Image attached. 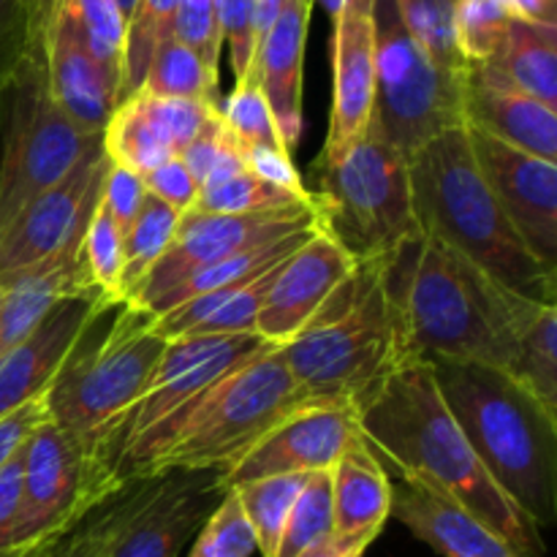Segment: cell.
Listing matches in <instances>:
<instances>
[{
    "label": "cell",
    "mask_w": 557,
    "mask_h": 557,
    "mask_svg": "<svg viewBox=\"0 0 557 557\" xmlns=\"http://www.w3.org/2000/svg\"><path fill=\"white\" fill-rule=\"evenodd\" d=\"M392 515L444 557H520L473 511L413 476L392 484Z\"/></svg>",
    "instance_id": "obj_22"
},
{
    "label": "cell",
    "mask_w": 557,
    "mask_h": 557,
    "mask_svg": "<svg viewBox=\"0 0 557 557\" xmlns=\"http://www.w3.org/2000/svg\"><path fill=\"white\" fill-rule=\"evenodd\" d=\"M466 79L419 49L395 0H375L373 117L403 156L411 158L435 136L466 125Z\"/></svg>",
    "instance_id": "obj_10"
},
{
    "label": "cell",
    "mask_w": 557,
    "mask_h": 557,
    "mask_svg": "<svg viewBox=\"0 0 557 557\" xmlns=\"http://www.w3.org/2000/svg\"><path fill=\"white\" fill-rule=\"evenodd\" d=\"M82 253H85V264L87 272H90L92 286L103 297L125 299L123 288H120V277H123V232L114 226V221L103 210L101 201H98L96 212H92L90 223H87Z\"/></svg>",
    "instance_id": "obj_41"
},
{
    "label": "cell",
    "mask_w": 557,
    "mask_h": 557,
    "mask_svg": "<svg viewBox=\"0 0 557 557\" xmlns=\"http://www.w3.org/2000/svg\"><path fill=\"white\" fill-rule=\"evenodd\" d=\"M511 20L515 16L504 0H457L455 33L462 58L471 65L487 63L498 52Z\"/></svg>",
    "instance_id": "obj_39"
},
{
    "label": "cell",
    "mask_w": 557,
    "mask_h": 557,
    "mask_svg": "<svg viewBox=\"0 0 557 557\" xmlns=\"http://www.w3.org/2000/svg\"><path fill=\"white\" fill-rule=\"evenodd\" d=\"M41 0H0V87L30 52Z\"/></svg>",
    "instance_id": "obj_45"
},
{
    "label": "cell",
    "mask_w": 557,
    "mask_h": 557,
    "mask_svg": "<svg viewBox=\"0 0 557 557\" xmlns=\"http://www.w3.org/2000/svg\"><path fill=\"white\" fill-rule=\"evenodd\" d=\"M125 484L112 462L87 455L58 424H38L22 449L16 557H47Z\"/></svg>",
    "instance_id": "obj_12"
},
{
    "label": "cell",
    "mask_w": 557,
    "mask_h": 557,
    "mask_svg": "<svg viewBox=\"0 0 557 557\" xmlns=\"http://www.w3.org/2000/svg\"><path fill=\"white\" fill-rule=\"evenodd\" d=\"M156 315L128 299L103 297L54 373L44 408L87 455L117 462L120 444L166 343ZM117 471V468H114Z\"/></svg>",
    "instance_id": "obj_4"
},
{
    "label": "cell",
    "mask_w": 557,
    "mask_h": 557,
    "mask_svg": "<svg viewBox=\"0 0 557 557\" xmlns=\"http://www.w3.org/2000/svg\"><path fill=\"white\" fill-rule=\"evenodd\" d=\"M395 5L406 30L435 65L468 76L471 63L462 58L455 33L457 0H395Z\"/></svg>",
    "instance_id": "obj_34"
},
{
    "label": "cell",
    "mask_w": 557,
    "mask_h": 557,
    "mask_svg": "<svg viewBox=\"0 0 557 557\" xmlns=\"http://www.w3.org/2000/svg\"><path fill=\"white\" fill-rule=\"evenodd\" d=\"M357 433V408L308 406L277 424L243 460L221 471L223 484L234 487L250 479L330 471Z\"/></svg>",
    "instance_id": "obj_17"
},
{
    "label": "cell",
    "mask_w": 557,
    "mask_h": 557,
    "mask_svg": "<svg viewBox=\"0 0 557 557\" xmlns=\"http://www.w3.org/2000/svg\"><path fill=\"white\" fill-rule=\"evenodd\" d=\"M332 533H335V511H332L330 471H315L305 479V487L294 500L275 557H299Z\"/></svg>",
    "instance_id": "obj_35"
},
{
    "label": "cell",
    "mask_w": 557,
    "mask_h": 557,
    "mask_svg": "<svg viewBox=\"0 0 557 557\" xmlns=\"http://www.w3.org/2000/svg\"><path fill=\"white\" fill-rule=\"evenodd\" d=\"M180 0H136V9L125 30V79L123 101L141 87L152 52L163 38L172 36Z\"/></svg>",
    "instance_id": "obj_37"
},
{
    "label": "cell",
    "mask_w": 557,
    "mask_h": 557,
    "mask_svg": "<svg viewBox=\"0 0 557 557\" xmlns=\"http://www.w3.org/2000/svg\"><path fill=\"white\" fill-rule=\"evenodd\" d=\"M79 33L87 52L96 58L103 74L117 87L120 103H123V79H125V16L117 0H60Z\"/></svg>",
    "instance_id": "obj_31"
},
{
    "label": "cell",
    "mask_w": 557,
    "mask_h": 557,
    "mask_svg": "<svg viewBox=\"0 0 557 557\" xmlns=\"http://www.w3.org/2000/svg\"><path fill=\"white\" fill-rule=\"evenodd\" d=\"M117 5H120V11H123V16H125V25H128L131 14H134V9H136V0H117Z\"/></svg>",
    "instance_id": "obj_56"
},
{
    "label": "cell",
    "mask_w": 557,
    "mask_h": 557,
    "mask_svg": "<svg viewBox=\"0 0 557 557\" xmlns=\"http://www.w3.org/2000/svg\"><path fill=\"white\" fill-rule=\"evenodd\" d=\"M243 158L245 169L264 180V183L288 190V194L313 196L305 188L302 177H299L297 166L292 161V152L286 147H248V150H243Z\"/></svg>",
    "instance_id": "obj_50"
},
{
    "label": "cell",
    "mask_w": 557,
    "mask_h": 557,
    "mask_svg": "<svg viewBox=\"0 0 557 557\" xmlns=\"http://www.w3.org/2000/svg\"><path fill=\"white\" fill-rule=\"evenodd\" d=\"M308 476L310 473H286V476L250 479V482L232 487L243 504L250 528H253L261 557H275L294 500Z\"/></svg>",
    "instance_id": "obj_32"
},
{
    "label": "cell",
    "mask_w": 557,
    "mask_h": 557,
    "mask_svg": "<svg viewBox=\"0 0 557 557\" xmlns=\"http://www.w3.org/2000/svg\"><path fill=\"white\" fill-rule=\"evenodd\" d=\"M308 406L315 403L292 375L281 348L270 346L259 357L223 375L196 403L145 479L169 468L226 471L277 424Z\"/></svg>",
    "instance_id": "obj_8"
},
{
    "label": "cell",
    "mask_w": 557,
    "mask_h": 557,
    "mask_svg": "<svg viewBox=\"0 0 557 557\" xmlns=\"http://www.w3.org/2000/svg\"><path fill=\"white\" fill-rule=\"evenodd\" d=\"M145 188L147 194L156 196L158 201L169 205L172 210H177L180 215L194 210L201 190L199 183H196L194 174L188 172V166H185L180 156L169 158L166 163H161V166L152 169L150 174H145Z\"/></svg>",
    "instance_id": "obj_49"
},
{
    "label": "cell",
    "mask_w": 557,
    "mask_h": 557,
    "mask_svg": "<svg viewBox=\"0 0 557 557\" xmlns=\"http://www.w3.org/2000/svg\"><path fill=\"white\" fill-rule=\"evenodd\" d=\"M319 228L321 226L305 228V232L288 234V237H283V239L250 245V248L239 250V253L226 256V259H221V261H215V264L205 267V270L194 272V275H188L185 281H180L174 288H169V292L163 294V297L158 299V302L152 305L147 313L156 315L158 319V315L169 313V310L180 308V305H185L188 299H194V297H201V294H210V292H218V288H228V286H243V283L253 281V277L264 275V272L275 270L277 264H283V261H286L288 256L299 248V245L308 243V239L313 237Z\"/></svg>",
    "instance_id": "obj_27"
},
{
    "label": "cell",
    "mask_w": 557,
    "mask_h": 557,
    "mask_svg": "<svg viewBox=\"0 0 557 557\" xmlns=\"http://www.w3.org/2000/svg\"><path fill=\"white\" fill-rule=\"evenodd\" d=\"M335 536L370 547L392 517V479L359 430L330 468Z\"/></svg>",
    "instance_id": "obj_25"
},
{
    "label": "cell",
    "mask_w": 557,
    "mask_h": 557,
    "mask_svg": "<svg viewBox=\"0 0 557 557\" xmlns=\"http://www.w3.org/2000/svg\"><path fill=\"white\" fill-rule=\"evenodd\" d=\"M509 373L557 411V305L528 310L517 330V357Z\"/></svg>",
    "instance_id": "obj_29"
},
{
    "label": "cell",
    "mask_w": 557,
    "mask_h": 557,
    "mask_svg": "<svg viewBox=\"0 0 557 557\" xmlns=\"http://www.w3.org/2000/svg\"><path fill=\"white\" fill-rule=\"evenodd\" d=\"M139 90L147 92V96L190 98V101H205L212 103V107H221L218 74H212L205 65V60L174 36L163 38L158 44Z\"/></svg>",
    "instance_id": "obj_30"
},
{
    "label": "cell",
    "mask_w": 557,
    "mask_h": 557,
    "mask_svg": "<svg viewBox=\"0 0 557 557\" xmlns=\"http://www.w3.org/2000/svg\"><path fill=\"white\" fill-rule=\"evenodd\" d=\"M109 163L112 161L101 147L87 161H82L63 183L33 199L0 232V286L85 239L87 223L101 201Z\"/></svg>",
    "instance_id": "obj_15"
},
{
    "label": "cell",
    "mask_w": 557,
    "mask_h": 557,
    "mask_svg": "<svg viewBox=\"0 0 557 557\" xmlns=\"http://www.w3.org/2000/svg\"><path fill=\"white\" fill-rule=\"evenodd\" d=\"M419 228L536 305L557 302V270L544 264L495 201L466 125L435 136L408 158Z\"/></svg>",
    "instance_id": "obj_5"
},
{
    "label": "cell",
    "mask_w": 557,
    "mask_h": 557,
    "mask_svg": "<svg viewBox=\"0 0 557 557\" xmlns=\"http://www.w3.org/2000/svg\"><path fill=\"white\" fill-rule=\"evenodd\" d=\"M218 112H221L223 123L228 125L234 139L243 145V150H248V147H286L281 141V134H277L267 98L261 96L259 85L253 79L239 82L232 96L221 101Z\"/></svg>",
    "instance_id": "obj_42"
},
{
    "label": "cell",
    "mask_w": 557,
    "mask_h": 557,
    "mask_svg": "<svg viewBox=\"0 0 557 557\" xmlns=\"http://www.w3.org/2000/svg\"><path fill=\"white\" fill-rule=\"evenodd\" d=\"M36 38L54 101L82 128L103 134L120 107V92L87 52L60 0H41Z\"/></svg>",
    "instance_id": "obj_19"
},
{
    "label": "cell",
    "mask_w": 557,
    "mask_h": 557,
    "mask_svg": "<svg viewBox=\"0 0 557 557\" xmlns=\"http://www.w3.org/2000/svg\"><path fill=\"white\" fill-rule=\"evenodd\" d=\"M267 348L270 343L259 335H185L169 341L123 435L114 462L117 476L123 482L145 479L196 403L223 375L250 362Z\"/></svg>",
    "instance_id": "obj_11"
},
{
    "label": "cell",
    "mask_w": 557,
    "mask_h": 557,
    "mask_svg": "<svg viewBox=\"0 0 557 557\" xmlns=\"http://www.w3.org/2000/svg\"><path fill=\"white\" fill-rule=\"evenodd\" d=\"M123 490H120V493H123ZM120 493L112 495L103 506H98L92 515H87L47 557H109L114 536V522H117Z\"/></svg>",
    "instance_id": "obj_46"
},
{
    "label": "cell",
    "mask_w": 557,
    "mask_h": 557,
    "mask_svg": "<svg viewBox=\"0 0 557 557\" xmlns=\"http://www.w3.org/2000/svg\"><path fill=\"white\" fill-rule=\"evenodd\" d=\"M357 264L351 253L319 228L277 267L275 283L256 319V335L270 346L297 337Z\"/></svg>",
    "instance_id": "obj_18"
},
{
    "label": "cell",
    "mask_w": 557,
    "mask_h": 557,
    "mask_svg": "<svg viewBox=\"0 0 557 557\" xmlns=\"http://www.w3.org/2000/svg\"><path fill=\"white\" fill-rule=\"evenodd\" d=\"M259 553L256 533L245 517L243 504L228 487L205 525L199 528L188 557H250Z\"/></svg>",
    "instance_id": "obj_40"
},
{
    "label": "cell",
    "mask_w": 557,
    "mask_h": 557,
    "mask_svg": "<svg viewBox=\"0 0 557 557\" xmlns=\"http://www.w3.org/2000/svg\"><path fill=\"white\" fill-rule=\"evenodd\" d=\"M180 218L183 215L177 210L147 194L139 215L131 223L128 232L123 234V277H120V288H123L125 299L150 275L158 259L166 253L174 234H177Z\"/></svg>",
    "instance_id": "obj_33"
},
{
    "label": "cell",
    "mask_w": 557,
    "mask_h": 557,
    "mask_svg": "<svg viewBox=\"0 0 557 557\" xmlns=\"http://www.w3.org/2000/svg\"><path fill=\"white\" fill-rule=\"evenodd\" d=\"M180 158L188 166V172L194 174L199 188H210V185L223 183V180L234 177V174L248 172L245 169L243 145L234 139L228 125L223 123L221 112H215L207 120L205 128L180 152Z\"/></svg>",
    "instance_id": "obj_38"
},
{
    "label": "cell",
    "mask_w": 557,
    "mask_h": 557,
    "mask_svg": "<svg viewBox=\"0 0 557 557\" xmlns=\"http://www.w3.org/2000/svg\"><path fill=\"white\" fill-rule=\"evenodd\" d=\"M283 359L315 406L357 408L408 359L384 259L359 261L308 326L283 343Z\"/></svg>",
    "instance_id": "obj_6"
},
{
    "label": "cell",
    "mask_w": 557,
    "mask_h": 557,
    "mask_svg": "<svg viewBox=\"0 0 557 557\" xmlns=\"http://www.w3.org/2000/svg\"><path fill=\"white\" fill-rule=\"evenodd\" d=\"M364 549L368 547H359V544L346 542V539H337L335 533H332L330 539L313 544V547L305 549L299 557H364Z\"/></svg>",
    "instance_id": "obj_54"
},
{
    "label": "cell",
    "mask_w": 557,
    "mask_h": 557,
    "mask_svg": "<svg viewBox=\"0 0 557 557\" xmlns=\"http://www.w3.org/2000/svg\"><path fill=\"white\" fill-rule=\"evenodd\" d=\"M22 449L0 471V557H16V525H20L22 504Z\"/></svg>",
    "instance_id": "obj_51"
},
{
    "label": "cell",
    "mask_w": 557,
    "mask_h": 557,
    "mask_svg": "<svg viewBox=\"0 0 557 557\" xmlns=\"http://www.w3.org/2000/svg\"><path fill=\"white\" fill-rule=\"evenodd\" d=\"M446 408L500 493L542 531L557 520V411L500 368L428 357Z\"/></svg>",
    "instance_id": "obj_3"
},
{
    "label": "cell",
    "mask_w": 557,
    "mask_h": 557,
    "mask_svg": "<svg viewBox=\"0 0 557 557\" xmlns=\"http://www.w3.org/2000/svg\"><path fill=\"white\" fill-rule=\"evenodd\" d=\"M139 96L145 98L147 109L156 114L158 123L166 128V134L172 136L174 150L180 152L196 139L201 128H205L207 120L218 112V107L205 101H190V98H161V96H147L139 90Z\"/></svg>",
    "instance_id": "obj_47"
},
{
    "label": "cell",
    "mask_w": 557,
    "mask_h": 557,
    "mask_svg": "<svg viewBox=\"0 0 557 557\" xmlns=\"http://www.w3.org/2000/svg\"><path fill=\"white\" fill-rule=\"evenodd\" d=\"M103 152L112 163L131 169L141 177L177 156L172 136L158 123L156 114L147 109L139 92L125 98L114 109L112 120L103 128Z\"/></svg>",
    "instance_id": "obj_28"
},
{
    "label": "cell",
    "mask_w": 557,
    "mask_h": 557,
    "mask_svg": "<svg viewBox=\"0 0 557 557\" xmlns=\"http://www.w3.org/2000/svg\"><path fill=\"white\" fill-rule=\"evenodd\" d=\"M466 125L517 147L522 152L557 163V109L547 107L528 92L471 65L466 79Z\"/></svg>",
    "instance_id": "obj_24"
},
{
    "label": "cell",
    "mask_w": 557,
    "mask_h": 557,
    "mask_svg": "<svg viewBox=\"0 0 557 557\" xmlns=\"http://www.w3.org/2000/svg\"><path fill=\"white\" fill-rule=\"evenodd\" d=\"M145 199H147L145 177L131 172V169L117 166V163H109L107 177H103V188H101V205L120 232L123 234L128 232V226L136 221Z\"/></svg>",
    "instance_id": "obj_48"
},
{
    "label": "cell",
    "mask_w": 557,
    "mask_h": 557,
    "mask_svg": "<svg viewBox=\"0 0 557 557\" xmlns=\"http://www.w3.org/2000/svg\"><path fill=\"white\" fill-rule=\"evenodd\" d=\"M0 232L103 147V134L85 131L54 101L38 38L0 87Z\"/></svg>",
    "instance_id": "obj_9"
},
{
    "label": "cell",
    "mask_w": 557,
    "mask_h": 557,
    "mask_svg": "<svg viewBox=\"0 0 557 557\" xmlns=\"http://www.w3.org/2000/svg\"><path fill=\"white\" fill-rule=\"evenodd\" d=\"M310 11L313 0H283L253 63V82L267 98L277 134L288 150L302 134V63Z\"/></svg>",
    "instance_id": "obj_23"
},
{
    "label": "cell",
    "mask_w": 557,
    "mask_h": 557,
    "mask_svg": "<svg viewBox=\"0 0 557 557\" xmlns=\"http://www.w3.org/2000/svg\"><path fill=\"white\" fill-rule=\"evenodd\" d=\"M319 169L313 201L321 228L357 261L386 259L422 234L408 158L381 134L375 117L346 150L319 161Z\"/></svg>",
    "instance_id": "obj_7"
},
{
    "label": "cell",
    "mask_w": 557,
    "mask_h": 557,
    "mask_svg": "<svg viewBox=\"0 0 557 557\" xmlns=\"http://www.w3.org/2000/svg\"><path fill=\"white\" fill-rule=\"evenodd\" d=\"M359 430L403 476L441 490L487 522L520 557H544L542 531L500 493L457 428L428 359L408 357L359 406Z\"/></svg>",
    "instance_id": "obj_1"
},
{
    "label": "cell",
    "mask_w": 557,
    "mask_h": 557,
    "mask_svg": "<svg viewBox=\"0 0 557 557\" xmlns=\"http://www.w3.org/2000/svg\"><path fill=\"white\" fill-rule=\"evenodd\" d=\"M218 25L232 54L234 82L253 79L256 63V0H218Z\"/></svg>",
    "instance_id": "obj_43"
},
{
    "label": "cell",
    "mask_w": 557,
    "mask_h": 557,
    "mask_svg": "<svg viewBox=\"0 0 557 557\" xmlns=\"http://www.w3.org/2000/svg\"><path fill=\"white\" fill-rule=\"evenodd\" d=\"M479 169L522 243L557 270V163L466 125Z\"/></svg>",
    "instance_id": "obj_16"
},
{
    "label": "cell",
    "mask_w": 557,
    "mask_h": 557,
    "mask_svg": "<svg viewBox=\"0 0 557 557\" xmlns=\"http://www.w3.org/2000/svg\"><path fill=\"white\" fill-rule=\"evenodd\" d=\"M321 226L315 201L294 205L286 210L253 212V215H207V212L188 210L180 218L177 234L166 253L158 259L150 275L131 292L128 302L141 310H150L169 288L177 286L194 272L239 253L250 245L272 243L305 228Z\"/></svg>",
    "instance_id": "obj_14"
},
{
    "label": "cell",
    "mask_w": 557,
    "mask_h": 557,
    "mask_svg": "<svg viewBox=\"0 0 557 557\" xmlns=\"http://www.w3.org/2000/svg\"><path fill=\"white\" fill-rule=\"evenodd\" d=\"M408 357L466 359L509 373L517 330L536 302L506 292L441 239L419 234L384 259Z\"/></svg>",
    "instance_id": "obj_2"
},
{
    "label": "cell",
    "mask_w": 557,
    "mask_h": 557,
    "mask_svg": "<svg viewBox=\"0 0 557 557\" xmlns=\"http://www.w3.org/2000/svg\"><path fill=\"white\" fill-rule=\"evenodd\" d=\"M120 495L109 557H180L226 495L215 468H169Z\"/></svg>",
    "instance_id": "obj_13"
},
{
    "label": "cell",
    "mask_w": 557,
    "mask_h": 557,
    "mask_svg": "<svg viewBox=\"0 0 557 557\" xmlns=\"http://www.w3.org/2000/svg\"><path fill=\"white\" fill-rule=\"evenodd\" d=\"M332 22V112L321 161L362 136L375 90V0H343Z\"/></svg>",
    "instance_id": "obj_20"
},
{
    "label": "cell",
    "mask_w": 557,
    "mask_h": 557,
    "mask_svg": "<svg viewBox=\"0 0 557 557\" xmlns=\"http://www.w3.org/2000/svg\"><path fill=\"white\" fill-rule=\"evenodd\" d=\"M313 3H321V9H324L326 14H330L332 20H335L337 11H341V5H343V0H313Z\"/></svg>",
    "instance_id": "obj_55"
},
{
    "label": "cell",
    "mask_w": 557,
    "mask_h": 557,
    "mask_svg": "<svg viewBox=\"0 0 557 557\" xmlns=\"http://www.w3.org/2000/svg\"><path fill=\"white\" fill-rule=\"evenodd\" d=\"M47 422V408H44V397L36 403H27L20 411H14L11 417L0 419V471H3L5 462L27 444L33 433H36L38 424Z\"/></svg>",
    "instance_id": "obj_52"
},
{
    "label": "cell",
    "mask_w": 557,
    "mask_h": 557,
    "mask_svg": "<svg viewBox=\"0 0 557 557\" xmlns=\"http://www.w3.org/2000/svg\"><path fill=\"white\" fill-rule=\"evenodd\" d=\"M313 196H297L275 188L250 172H239L223 183L199 190L194 210L207 215H253V212L286 210L294 205H308Z\"/></svg>",
    "instance_id": "obj_36"
},
{
    "label": "cell",
    "mask_w": 557,
    "mask_h": 557,
    "mask_svg": "<svg viewBox=\"0 0 557 557\" xmlns=\"http://www.w3.org/2000/svg\"><path fill=\"white\" fill-rule=\"evenodd\" d=\"M479 69L557 109V25L511 20L498 52Z\"/></svg>",
    "instance_id": "obj_26"
},
{
    "label": "cell",
    "mask_w": 557,
    "mask_h": 557,
    "mask_svg": "<svg viewBox=\"0 0 557 557\" xmlns=\"http://www.w3.org/2000/svg\"><path fill=\"white\" fill-rule=\"evenodd\" d=\"M172 36L194 49L205 60L207 69L218 74L223 47L221 25H218V0H180Z\"/></svg>",
    "instance_id": "obj_44"
},
{
    "label": "cell",
    "mask_w": 557,
    "mask_h": 557,
    "mask_svg": "<svg viewBox=\"0 0 557 557\" xmlns=\"http://www.w3.org/2000/svg\"><path fill=\"white\" fill-rule=\"evenodd\" d=\"M101 299V292L63 299L20 346L0 357V419L47 395L65 354L71 351Z\"/></svg>",
    "instance_id": "obj_21"
},
{
    "label": "cell",
    "mask_w": 557,
    "mask_h": 557,
    "mask_svg": "<svg viewBox=\"0 0 557 557\" xmlns=\"http://www.w3.org/2000/svg\"><path fill=\"white\" fill-rule=\"evenodd\" d=\"M515 20L557 25V0H504Z\"/></svg>",
    "instance_id": "obj_53"
}]
</instances>
